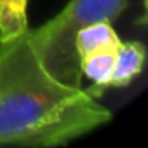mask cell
<instances>
[{
  "mask_svg": "<svg viewBox=\"0 0 148 148\" xmlns=\"http://www.w3.org/2000/svg\"><path fill=\"white\" fill-rule=\"evenodd\" d=\"M110 120L96 96L42 64L28 30L0 42V146H63Z\"/></svg>",
  "mask_w": 148,
  "mask_h": 148,
  "instance_id": "6da1fadb",
  "label": "cell"
},
{
  "mask_svg": "<svg viewBox=\"0 0 148 148\" xmlns=\"http://www.w3.org/2000/svg\"><path fill=\"white\" fill-rule=\"evenodd\" d=\"M129 0H70L64 9L37 30L28 28L30 40L42 64L68 86L82 87L75 35L98 21H112L124 12Z\"/></svg>",
  "mask_w": 148,
  "mask_h": 148,
  "instance_id": "7a4b0ae2",
  "label": "cell"
},
{
  "mask_svg": "<svg viewBox=\"0 0 148 148\" xmlns=\"http://www.w3.org/2000/svg\"><path fill=\"white\" fill-rule=\"evenodd\" d=\"M145 45L136 40L122 42L117 47L115 52V63H113V71L108 80V87H125L129 86L143 70L145 64Z\"/></svg>",
  "mask_w": 148,
  "mask_h": 148,
  "instance_id": "3957f363",
  "label": "cell"
},
{
  "mask_svg": "<svg viewBox=\"0 0 148 148\" xmlns=\"http://www.w3.org/2000/svg\"><path fill=\"white\" fill-rule=\"evenodd\" d=\"M117 47L101 49V51H96V52H91V54H86L80 58L82 77H87L89 80L94 82V87L87 89V91L96 98L99 96V91L108 87V80H110L112 71H113Z\"/></svg>",
  "mask_w": 148,
  "mask_h": 148,
  "instance_id": "277c9868",
  "label": "cell"
},
{
  "mask_svg": "<svg viewBox=\"0 0 148 148\" xmlns=\"http://www.w3.org/2000/svg\"><path fill=\"white\" fill-rule=\"evenodd\" d=\"M119 44H120V37L112 28L110 21L92 23L89 26L80 28L75 35V49L79 54V61L86 54L108 49V47H117Z\"/></svg>",
  "mask_w": 148,
  "mask_h": 148,
  "instance_id": "5b68a950",
  "label": "cell"
},
{
  "mask_svg": "<svg viewBox=\"0 0 148 148\" xmlns=\"http://www.w3.org/2000/svg\"><path fill=\"white\" fill-rule=\"evenodd\" d=\"M28 0H0V42H9L28 30Z\"/></svg>",
  "mask_w": 148,
  "mask_h": 148,
  "instance_id": "8992f818",
  "label": "cell"
}]
</instances>
